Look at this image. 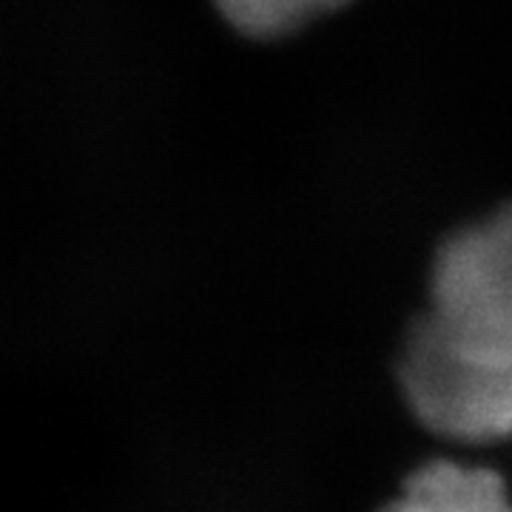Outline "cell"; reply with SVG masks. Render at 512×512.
<instances>
[{
	"label": "cell",
	"mask_w": 512,
	"mask_h": 512,
	"mask_svg": "<svg viewBox=\"0 0 512 512\" xmlns=\"http://www.w3.org/2000/svg\"><path fill=\"white\" fill-rule=\"evenodd\" d=\"M345 0H214L217 12L239 35L268 40L302 29Z\"/></svg>",
	"instance_id": "3957f363"
},
{
	"label": "cell",
	"mask_w": 512,
	"mask_h": 512,
	"mask_svg": "<svg viewBox=\"0 0 512 512\" xmlns=\"http://www.w3.org/2000/svg\"><path fill=\"white\" fill-rule=\"evenodd\" d=\"M402 387L433 433L512 436V205L458 231L433 262L430 311L410 330Z\"/></svg>",
	"instance_id": "6da1fadb"
},
{
	"label": "cell",
	"mask_w": 512,
	"mask_h": 512,
	"mask_svg": "<svg viewBox=\"0 0 512 512\" xmlns=\"http://www.w3.org/2000/svg\"><path fill=\"white\" fill-rule=\"evenodd\" d=\"M382 512H512V504L493 470L433 461L407 478Z\"/></svg>",
	"instance_id": "7a4b0ae2"
}]
</instances>
